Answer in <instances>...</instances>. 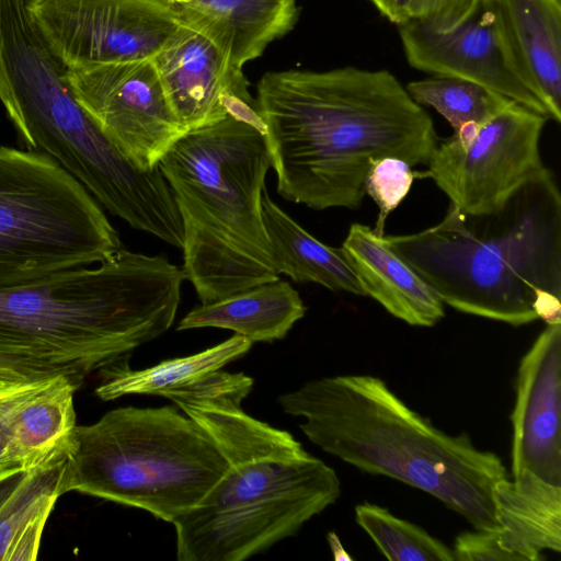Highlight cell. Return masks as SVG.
Here are the masks:
<instances>
[{
    "instance_id": "1",
    "label": "cell",
    "mask_w": 561,
    "mask_h": 561,
    "mask_svg": "<svg viewBox=\"0 0 561 561\" xmlns=\"http://www.w3.org/2000/svg\"><path fill=\"white\" fill-rule=\"evenodd\" d=\"M255 105L278 194L317 210L359 208L375 160L426 164L437 146L431 116L388 70L266 72Z\"/></svg>"
},
{
    "instance_id": "2",
    "label": "cell",
    "mask_w": 561,
    "mask_h": 561,
    "mask_svg": "<svg viewBox=\"0 0 561 561\" xmlns=\"http://www.w3.org/2000/svg\"><path fill=\"white\" fill-rule=\"evenodd\" d=\"M253 379L221 369L160 393L214 440L228 463L221 479L172 524L179 561H242L294 536L336 502L333 468L287 431L249 415Z\"/></svg>"
},
{
    "instance_id": "3",
    "label": "cell",
    "mask_w": 561,
    "mask_h": 561,
    "mask_svg": "<svg viewBox=\"0 0 561 561\" xmlns=\"http://www.w3.org/2000/svg\"><path fill=\"white\" fill-rule=\"evenodd\" d=\"M184 279L165 255L122 248L96 267L2 286L0 364L79 388L171 328Z\"/></svg>"
},
{
    "instance_id": "4",
    "label": "cell",
    "mask_w": 561,
    "mask_h": 561,
    "mask_svg": "<svg viewBox=\"0 0 561 561\" xmlns=\"http://www.w3.org/2000/svg\"><path fill=\"white\" fill-rule=\"evenodd\" d=\"M285 414L323 451L369 474L424 491L476 529H496L494 484L502 459L466 433L449 435L408 407L380 378L313 379L278 397Z\"/></svg>"
},
{
    "instance_id": "5",
    "label": "cell",
    "mask_w": 561,
    "mask_h": 561,
    "mask_svg": "<svg viewBox=\"0 0 561 561\" xmlns=\"http://www.w3.org/2000/svg\"><path fill=\"white\" fill-rule=\"evenodd\" d=\"M482 233L450 204L436 225L383 240L460 312L523 325L561 323V196L547 168Z\"/></svg>"
},
{
    "instance_id": "6",
    "label": "cell",
    "mask_w": 561,
    "mask_h": 561,
    "mask_svg": "<svg viewBox=\"0 0 561 561\" xmlns=\"http://www.w3.org/2000/svg\"><path fill=\"white\" fill-rule=\"evenodd\" d=\"M26 2L0 0V102L19 139L55 160L112 215L182 249L180 213L159 167L138 169L80 106Z\"/></svg>"
},
{
    "instance_id": "7",
    "label": "cell",
    "mask_w": 561,
    "mask_h": 561,
    "mask_svg": "<svg viewBox=\"0 0 561 561\" xmlns=\"http://www.w3.org/2000/svg\"><path fill=\"white\" fill-rule=\"evenodd\" d=\"M183 228V272L201 304L278 279L263 220L264 134L231 115L188 130L158 164Z\"/></svg>"
},
{
    "instance_id": "8",
    "label": "cell",
    "mask_w": 561,
    "mask_h": 561,
    "mask_svg": "<svg viewBox=\"0 0 561 561\" xmlns=\"http://www.w3.org/2000/svg\"><path fill=\"white\" fill-rule=\"evenodd\" d=\"M228 463L209 435L171 405L124 407L76 427L62 493L79 492L173 523Z\"/></svg>"
},
{
    "instance_id": "9",
    "label": "cell",
    "mask_w": 561,
    "mask_h": 561,
    "mask_svg": "<svg viewBox=\"0 0 561 561\" xmlns=\"http://www.w3.org/2000/svg\"><path fill=\"white\" fill-rule=\"evenodd\" d=\"M122 249L95 198L49 156L0 146V287Z\"/></svg>"
},
{
    "instance_id": "10",
    "label": "cell",
    "mask_w": 561,
    "mask_h": 561,
    "mask_svg": "<svg viewBox=\"0 0 561 561\" xmlns=\"http://www.w3.org/2000/svg\"><path fill=\"white\" fill-rule=\"evenodd\" d=\"M547 119L512 101L484 123L466 124L437 145L426 178L467 217L493 216L547 169L539 151Z\"/></svg>"
},
{
    "instance_id": "11",
    "label": "cell",
    "mask_w": 561,
    "mask_h": 561,
    "mask_svg": "<svg viewBox=\"0 0 561 561\" xmlns=\"http://www.w3.org/2000/svg\"><path fill=\"white\" fill-rule=\"evenodd\" d=\"M26 7L66 70L151 58L180 23L170 0H27Z\"/></svg>"
},
{
    "instance_id": "12",
    "label": "cell",
    "mask_w": 561,
    "mask_h": 561,
    "mask_svg": "<svg viewBox=\"0 0 561 561\" xmlns=\"http://www.w3.org/2000/svg\"><path fill=\"white\" fill-rule=\"evenodd\" d=\"M64 77L102 133L142 171L158 168L187 131L168 101L152 57L65 69Z\"/></svg>"
},
{
    "instance_id": "13",
    "label": "cell",
    "mask_w": 561,
    "mask_h": 561,
    "mask_svg": "<svg viewBox=\"0 0 561 561\" xmlns=\"http://www.w3.org/2000/svg\"><path fill=\"white\" fill-rule=\"evenodd\" d=\"M399 26L411 67L436 77L474 82L549 118L543 103L516 73L483 2L471 18L447 33L416 20Z\"/></svg>"
},
{
    "instance_id": "14",
    "label": "cell",
    "mask_w": 561,
    "mask_h": 561,
    "mask_svg": "<svg viewBox=\"0 0 561 561\" xmlns=\"http://www.w3.org/2000/svg\"><path fill=\"white\" fill-rule=\"evenodd\" d=\"M515 394L512 477L561 486V323L547 324L522 357Z\"/></svg>"
},
{
    "instance_id": "15",
    "label": "cell",
    "mask_w": 561,
    "mask_h": 561,
    "mask_svg": "<svg viewBox=\"0 0 561 561\" xmlns=\"http://www.w3.org/2000/svg\"><path fill=\"white\" fill-rule=\"evenodd\" d=\"M152 60L168 101L187 131L224 119L227 92L253 100L243 75L232 71L227 51L205 28L181 16Z\"/></svg>"
},
{
    "instance_id": "16",
    "label": "cell",
    "mask_w": 561,
    "mask_h": 561,
    "mask_svg": "<svg viewBox=\"0 0 561 561\" xmlns=\"http://www.w3.org/2000/svg\"><path fill=\"white\" fill-rule=\"evenodd\" d=\"M77 386L64 375L39 377L2 397V437L10 468L31 470L69 454L77 427Z\"/></svg>"
},
{
    "instance_id": "17",
    "label": "cell",
    "mask_w": 561,
    "mask_h": 561,
    "mask_svg": "<svg viewBox=\"0 0 561 561\" xmlns=\"http://www.w3.org/2000/svg\"><path fill=\"white\" fill-rule=\"evenodd\" d=\"M508 58L525 85L561 122L560 0H484Z\"/></svg>"
},
{
    "instance_id": "18",
    "label": "cell",
    "mask_w": 561,
    "mask_h": 561,
    "mask_svg": "<svg viewBox=\"0 0 561 561\" xmlns=\"http://www.w3.org/2000/svg\"><path fill=\"white\" fill-rule=\"evenodd\" d=\"M365 296L390 314L415 327H433L444 304L428 284L374 229L353 224L342 244Z\"/></svg>"
},
{
    "instance_id": "19",
    "label": "cell",
    "mask_w": 561,
    "mask_h": 561,
    "mask_svg": "<svg viewBox=\"0 0 561 561\" xmlns=\"http://www.w3.org/2000/svg\"><path fill=\"white\" fill-rule=\"evenodd\" d=\"M500 546L517 561H540L561 551V486L523 472L494 484Z\"/></svg>"
},
{
    "instance_id": "20",
    "label": "cell",
    "mask_w": 561,
    "mask_h": 561,
    "mask_svg": "<svg viewBox=\"0 0 561 561\" xmlns=\"http://www.w3.org/2000/svg\"><path fill=\"white\" fill-rule=\"evenodd\" d=\"M178 7L181 18L201 25L227 51L237 75L288 33L298 14L296 0H188Z\"/></svg>"
},
{
    "instance_id": "21",
    "label": "cell",
    "mask_w": 561,
    "mask_h": 561,
    "mask_svg": "<svg viewBox=\"0 0 561 561\" xmlns=\"http://www.w3.org/2000/svg\"><path fill=\"white\" fill-rule=\"evenodd\" d=\"M305 313L298 291L278 278L199 304L182 318L176 330L218 328L231 330L252 343L273 342L285 337Z\"/></svg>"
},
{
    "instance_id": "22",
    "label": "cell",
    "mask_w": 561,
    "mask_h": 561,
    "mask_svg": "<svg viewBox=\"0 0 561 561\" xmlns=\"http://www.w3.org/2000/svg\"><path fill=\"white\" fill-rule=\"evenodd\" d=\"M263 220L278 273L297 283H316L335 291L365 296L342 249L311 236L267 194L262 197Z\"/></svg>"
},
{
    "instance_id": "23",
    "label": "cell",
    "mask_w": 561,
    "mask_h": 561,
    "mask_svg": "<svg viewBox=\"0 0 561 561\" xmlns=\"http://www.w3.org/2000/svg\"><path fill=\"white\" fill-rule=\"evenodd\" d=\"M66 456L26 470L0 505V561L37 558L45 524L60 495Z\"/></svg>"
},
{
    "instance_id": "24",
    "label": "cell",
    "mask_w": 561,
    "mask_h": 561,
    "mask_svg": "<svg viewBox=\"0 0 561 561\" xmlns=\"http://www.w3.org/2000/svg\"><path fill=\"white\" fill-rule=\"evenodd\" d=\"M252 342L234 334L228 340L199 353L162 360L141 370L130 369L126 363L101 374L103 381L95 394L104 401L130 394L160 396L161 392L192 383L224 368L245 355Z\"/></svg>"
},
{
    "instance_id": "25",
    "label": "cell",
    "mask_w": 561,
    "mask_h": 561,
    "mask_svg": "<svg viewBox=\"0 0 561 561\" xmlns=\"http://www.w3.org/2000/svg\"><path fill=\"white\" fill-rule=\"evenodd\" d=\"M405 89L417 104L438 112L454 131L469 123H484L513 101L474 82L449 77L412 81Z\"/></svg>"
},
{
    "instance_id": "26",
    "label": "cell",
    "mask_w": 561,
    "mask_h": 561,
    "mask_svg": "<svg viewBox=\"0 0 561 561\" xmlns=\"http://www.w3.org/2000/svg\"><path fill=\"white\" fill-rule=\"evenodd\" d=\"M357 524L391 561H454V552L423 528L368 502L355 507Z\"/></svg>"
},
{
    "instance_id": "27",
    "label": "cell",
    "mask_w": 561,
    "mask_h": 561,
    "mask_svg": "<svg viewBox=\"0 0 561 561\" xmlns=\"http://www.w3.org/2000/svg\"><path fill=\"white\" fill-rule=\"evenodd\" d=\"M411 168L399 158L385 157L375 160L366 174L364 192L379 208L374 231L381 237L385 236L388 216L408 195L414 180L426 178L424 171L417 172Z\"/></svg>"
},
{
    "instance_id": "28",
    "label": "cell",
    "mask_w": 561,
    "mask_h": 561,
    "mask_svg": "<svg viewBox=\"0 0 561 561\" xmlns=\"http://www.w3.org/2000/svg\"><path fill=\"white\" fill-rule=\"evenodd\" d=\"M483 1L414 0L410 20H416L436 32L447 33L471 18Z\"/></svg>"
},
{
    "instance_id": "29",
    "label": "cell",
    "mask_w": 561,
    "mask_h": 561,
    "mask_svg": "<svg viewBox=\"0 0 561 561\" xmlns=\"http://www.w3.org/2000/svg\"><path fill=\"white\" fill-rule=\"evenodd\" d=\"M455 560L459 561H517L499 542L496 529L466 530L459 534L454 545Z\"/></svg>"
},
{
    "instance_id": "30",
    "label": "cell",
    "mask_w": 561,
    "mask_h": 561,
    "mask_svg": "<svg viewBox=\"0 0 561 561\" xmlns=\"http://www.w3.org/2000/svg\"><path fill=\"white\" fill-rule=\"evenodd\" d=\"M390 22L401 25L411 19L414 0H369Z\"/></svg>"
},
{
    "instance_id": "31",
    "label": "cell",
    "mask_w": 561,
    "mask_h": 561,
    "mask_svg": "<svg viewBox=\"0 0 561 561\" xmlns=\"http://www.w3.org/2000/svg\"><path fill=\"white\" fill-rule=\"evenodd\" d=\"M35 379L10 366L0 364V394Z\"/></svg>"
},
{
    "instance_id": "32",
    "label": "cell",
    "mask_w": 561,
    "mask_h": 561,
    "mask_svg": "<svg viewBox=\"0 0 561 561\" xmlns=\"http://www.w3.org/2000/svg\"><path fill=\"white\" fill-rule=\"evenodd\" d=\"M26 470L20 468H10L0 471V505L15 489L21 479L24 477Z\"/></svg>"
},
{
    "instance_id": "33",
    "label": "cell",
    "mask_w": 561,
    "mask_h": 561,
    "mask_svg": "<svg viewBox=\"0 0 561 561\" xmlns=\"http://www.w3.org/2000/svg\"><path fill=\"white\" fill-rule=\"evenodd\" d=\"M328 542L331 548L334 560L344 561V560H353V558L347 553L344 547L341 543L339 536L334 531L328 533Z\"/></svg>"
},
{
    "instance_id": "34",
    "label": "cell",
    "mask_w": 561,
    "mask_h": 561,
    "mask_svg": "<svg viewBox=\"0 0 561 561\" xmlns=\"http://www.w3.org/2000/svg\"><path fill=\"white\" fill-rule=\"evenodd\" d=\"M170 1L175 2V3H182V2H186L188 0H170Z\"/></svg>"
}]
</instances>
